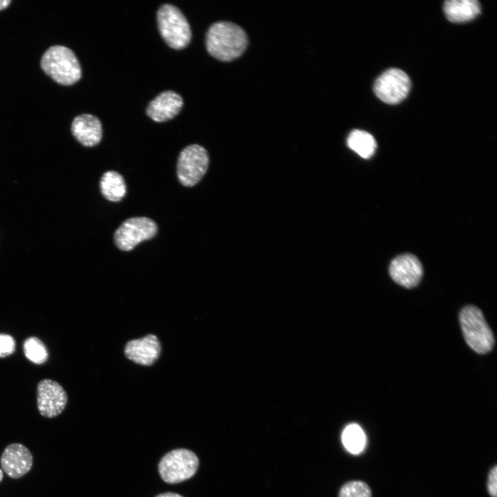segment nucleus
<instances>
[{
    "label": "nucleus",
    "mask_w": 497,
    "mask_h": 497,
    "mask_svg": "<svg viewBox=\"0 0 497 497\" xmlns=\"http://www.w3.org/2000/svg\"><path fill=\"white\" fill-rule=\"evenodd\" d=\"M248 46L245 31L229 21H217L212 24L206 34V48L214 58L231 61L240 57Z\"/></svg>",
    "instance_id": "nucleus-1"
},
{
    "label": "nucleus",
    "mask_w": 497,
    "mask_h": 497,
    "mask_svg": "<svg viewBox=\"0 0 497 497\" xmlns=\"http://www.w3.org/2000/svg\"><path fill=\"white\" fill-rule=\"evenodd\" d=\"M42 70L59 84L69 86L78 81L81 69L75 53L63 46H52L43 55Z\"/></svg>",
    "instance_id": "nucleus-2"
},
{
    "label": "nucleus",
    "mask_w": 497,
    "mask_h": 497,
    "mask_svg": "<svg viewBox=\"0 0 497 497\" xmlns=\"http://www.w3.org/2000/svg\"><path fill=\"white\" fill-rule=\"evenodd\" d=\"M459 320L464 338L471 349L480 354L492 349L494 337L480 309L467 306L460 311Z\"/></svg>",
    "instance_id": "nucleus-3"
},
{
    "label": "nucleus",
    "mask_w": 497,
    "mask_h": 497,
    "mask_svg": "<svg viewBox=\"0 0 497 497\" xmlns=\"http://www.w3.org/2000/svg\"><path fill=\"white\" fill-rule=\"evenodd\" d=\"M159 30L166 43L173 49H182L190 42L191 30L188 21L175 6L164 4L158 10Z\"/></svg>",
    "instance_id": "nucleus-4"
},
{
    "label": "nucleus",
    "mask_w": 497,
    "mask_h": 497,
    "mask_svg": "<svg viewBox=\"0 0 497 497\" xmlns=\"http://www.w3.org/2000/svg\"><path fill=\"white\" fill-rule=\"evenodd\" d=\"M198 467L199 459L195 453L186 449H177L163 456L158 469L164 481L175 484L193 476Z\"/></svg>",
    "instance_id": "nucleus-5"
},
{
    "label": "nucleus",
    "mask_w": 497,
    "mask_h": 497,
    "mask_svg": "<svg viewBox=\"0 0 497 497\" xmlns=\"http://www.w3.org/2000/svg\"><path fill=\"white\" fill-rule=\"evenodd\" d=\"M209 164L208 154L200 145L191 144L179 153L177 164V175L184 186L197 184L206 173Z\"/></svg>",
    "instance_id": "nucleus-6"
},
{
    "label": "nucleus",
    "mask_w": 497,
    "mask_h": 497,
    "mask_svg": "<svg viewBox=\"0 0 497 497\" xmlns=\"http://www.w3.org/2000/svg\"><path fill=\"white\" fill-rule=\"evenodd\" d=\"M157 224L146 217H131L125 220L114 235L115 245L121 251H129L140 242L153 237Z\"/></svg>",
    "instance_id": "nucleus-7"
},
{
    "label": "nucleus",
    "mask_w": 497,
    "mask_h": 497,
    "mask_svg": "<svg viewBox=\"0 0 497 497\" xmlns=\"http://www.w3.org/2000/svg\"><path fill=\"white\" fill-rule=\"evenodd\" d=\"M410 88V79L404 71L398 68H390L378 77L373 90L382 101L396 104L407 96Z\"/></svg>",
    "instance_id": "nucleus-8"
},
{
    "label": "nucleus",
    "mask_w": 497,
    "mask_h": 497,
    "mask_svg": "<svg viewBox=\"0 0 497 497\" xmlns=\"http://www.w3.org/2000/svg\"><path fill=\"white\" fill-rule=\"evenodd\" d=\"M68 402L65 389L50 379L41 380L37 388V404L40 414L48 418H55L64 410Z\"/></svg>",
    "instance_id": "nucleus-9"
},
{
    "label": "nucleus",
    "mask_w": 497,
    "mask_h": 497,
    "mask_svg": "<svg viewBox=\"0 0 497 497\" xmlns=\"http://www.w3.org/2000/svg\"><path fill=\"white\" fill-rule=\"evenodd\" d=\"M389 271L395 282L407 289L416 286L423 275L421 262L411 253L396 257L390 264Z\"/></svg>",
    "instance_id": "nucleus-10"
},
{
    "label": "nucleus",
    "mask_w": 497,
    "mask_h": 497,
    "mask_svg": "<svg viewBox=\"0 0 497 497\" xmlns=\"http://www.w3.org/2000/svg\"><path fill=\"white\" fill-rule=\"evenodd\" d=\"M1 466L5 473L12 478H19L31 469L33 458L30 450L20 443H12L3 450Z\"/></svg>",
    "instance_id": "nucleus-11"
},
{
    "label": "nucleus",
    "mask_w": 497,
    "mask_h": 497,
    "mask_svg": "<svg viewBox=\"0 0 497 497\" xmlns=\"http://www.w3.org/2000/svg\"><path fill=\"white\" fill-rule=\"evenodd\" d=\"M161 344L154 334H148L143 338L128 341L124 349L126 357L132 362L150 366L159 358Z\"/></svg>",
    "instance_id": "nucleus-12"
},
{
    "label": "nucleus",
    "mask_w": 497,
    "mask_h": 497,
    "mask_svg": "<svg viewBox=\"0 0 497 497\" xmlns=\"http://www.w3.org/2000/svg\"><path fill=\"white\" fill-rule=\"evenodd\" d=\"M183 106L182 97L171 90L164 91L153 99L146 109L148 116L157 122H163L176 116Z\"/></svg>",
    "instance_id": "nucleus-13"
},
{
    "label": "nucleus",
    "mask_w": 497,
    "mask_h": 497,
    "mask_svg": "<svg viewBox=\"0 0 497 497\" xmlns=\"http://www.w3.org/2000/svg\"><path fill=\"white\" fill-rule=\"evenodd\" d=\"M71 131L76 139L87 147H92L99 144L102 137L99 119L89 114L77 116L72 121Z\"/></svg>",
    "instance_id": "nucleus-14"
},
{
    "label": "nucleus",
    "mask_w": 497,
    "mask_h": 497,
    "mask_svg": "<svg viewBox=\"0 0 497 497\" xmlns=\"http://www.w3.org/2000/svg\"><path fill=\"white\" fill-rule=\"evenodd\" d=\"M444 12L451 22H466L480 14V5L476 0H450L445 2Z\"/></svg>",
    "instance_id": "nucleus-15"
},
{
    "label": "nucleus",
    "mask_w": 497,
    "mask_h": 497,
    "mask_svg": "<svg viewBox=\"0 0 497 497\" xmlns=\"http://www.w3.org/2000/svg\"><path fill=\"white\" fill-rule=\"evenodd\" d=\"M100 190L108 200L119 202L126 195V186L123 177L119 173L108 170L104 173L101 178Z\"/></svg>",
    "instance_id": "nucleus-16"
},
{
    "label": "nucleus",
    "mask_w": 497,
    "mask_h": 497,
    "mask_svg": "<svg viewBox=\"0 0 497 497\" xmlns=\"http://www.w3.org/2000/svg\"><path fill=\"white\" fill-rule=\"evenodd\" d=\"M347 146L362 158L369 159L376 151V142L370 133L353 130L347 138Z\"/></svg>",
    "instance_id": "nucleus-17"
},
{
    "label": "nucleus",
    "mask_w": 497,
    "mask_h": 497,
    "mask_svg": "<svg viewBox=\"0 0 497 497\" xmlns=\"http://www.w3.org/2000/svg\"><path fill=\"white\" fill-rule=\"evenodd\" d=\"M344 447L351 454H359L364 449L366 437L362 428L356 424L346 427L342 434Z\"/></svg>",
    "instance_id": "nucleus-18"
},
{
    "label": "nucleus",
    "mask_w": 497,
    "mask_h": 497,
    "mask_svg": "<svg viewBox=\"0 0 497 497\" xmlns=\"http://www.w3.org/2000/svg\"><path fill=\"white\" fill-rule=\"evenodd\" d=\"M23 347L26 357L35 364H43L48 358V352L45 344L37 337L27 338Z\"/></svg>",
    "instance_id": "nucleus-19"
},
{
    "label": "nucleus",
    "mask_w": 497,
    "mask_h": 497,
    "mask_svg": "<svg viewBox=\"0 0 497 497\" xmlns=\"http://www.w3.org/2000/svg\"><path fill=\"white\" fill-rule=\"evenodd\" d=\"M338 497H371V490L364 482L352 480L342 485Z\"/></svg>",
    "instance_id": "nucleus-20"
},
{
    "label": "nucleus",
    "mask_w": 497,
    "mask_h": 497,
    "mask_svg": "<svg viewBox=\"0 0 497 497\" xmlns=\"http://www.w3.org/2000/svg\"><path fill=\"white\" fill-rule=\"evenodd\" d=\"M15 348V340L11 335L0 333V358L10 355L14 352Z\"/></svg>",
    "instance_id": "nucleus-21"
},
{
    "label": "nucleus",
    "mask_w": 497,
    "mask_h": 497,
    "mask_svg": "<svg viewBox=\"0 0 497 497\" xmlns=\"http://www.w3.org/2000/svg\"><path fill=\"white\" fill-rule=\"evenodd\" d=\"M487 489L491 497L497 496V467L495 465L489 471L487 481Z\"/></svg>",
    "instance_id": "nucleus-22"
},
{
    "label": "nucleus",
    "mask_w": 497,
    "mask_h": 497,
    "mask_svg": "<svg viewBox=\"0 0 497 497\" xmlns=\"http://www.w3.org/2000/svg\"><path fill=\"white\" fill-rule=\"evenodd\" d=\"M155 497H183V496H182L181 495H179L178 494H176V493L166 492V493L161 494Z\"/></svg>",
    "instance_id": "nucleus-23"
},
{
    "label": "nucleus",
    "mask_w": 497,
    "mask_h": 497,
    "mask_svg": "<svg viewBox=\"0 0 497 497\" xmlns=\"http://www.w3.org/2000/svg\"><path fill=\"white\" fill-rule=\"evenodd\" d=\"M10 3V0H0V10L5 9Z\"/></svg>",
    "instance_id": "nucleus-24"
},
{
    "label": "nucleus",
    "mask_w": 497,
    "mask_h": 497,
    "mask_svg": "<svg viewBox=\"0 0 497 497\" xmlns=\"http://www.w3.org/2000/svg\"><path fill=\"white\" fill-rule=\"evenodd\" d=\"M3 471H2V469H0V483L3 479Z\"/></svg>",
    "instance_id": "nucleus-25"
}]
</instances>
